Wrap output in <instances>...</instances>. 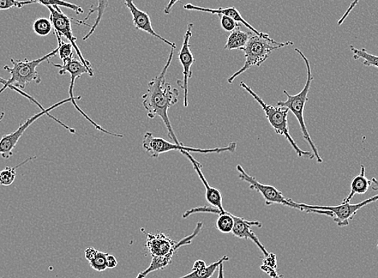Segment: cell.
<instances>
[{
	"label": "cell",
	"mask_w": 378,
	"mask_h": 278,
	"mask_svg": "<svg viewBox=\"0 0 378 278\" xmlns=\"http://www.w3.org/2000/svg\"><path fill=\"white\" fill-rule=\"evenodd\" d=\"M174 48H172L169 58L160 74L150 81L148 91L143 95V106L148 112L150 119L160 117L165 124L169 136L174 143L181 144L174 132L169 118V109L176 105L179 99V90L173 88L172 84L166 81V74L169 70L174 57Z\"/></svg>",
	"instance_id": "6da1fadb"
},
{
	"label": "cell",
	"mask_w": 378,
	"mask_h": 278,
	"mask_svg": "<svg viewBox=\"0 0 378 278\" xmlns=\"http://www.w3.org/2000/svg\"><path fill=\"white\" fill-rule=\"evenodd\" d=\"M295 50L299 54L300 56L302 57L303 60H304L306 67H307V82H306L304 89L298 94L291 95L288 94L286 90H284V93L287 96V100L278 101L277 106L287 108V110H289V111L292 112L294 116L296 117L305 140L309 144V146L311 147V150H313V153L317 162L321 163L323 162V160L320 155L319 150H318L313 139H311L309 135V132L307 126H306L304 120L305 105L307 104L308 100V94L311 83H313L314 80V77L313 75V72H311L309 60L301 51L299 50V48H296Z\"/></svg>",
	"instance_id": "7a4b0ae2"
},
{
	"label": "cell",
	"mask_w": 378,
	"mask_h": 278,
	"mask_svg": "<svg viewBox=\"0 0 378 278\" xmlns=\"http://www.w3.org/2000/svg\"><path fill=\"white\" fill-rule=\"evenodd\" d=\"M292 41L280 42L275 41L269 38V35L262 36L251 33L248 45L243 50L245 53V64L243 68L235 72L228 79V83L232 84L238 77L248 71L251 67L257 66L260 67L272 55V53L279 48L293 45Z\"/></svg>",
	"instance_id": "3957f363"
},
{
	"label": "cell",
	"mask_w": 378,
	"mask_h": 278,
	"mask_svg": "<svg viewBox=\"0 0 378 278\" xmlns=\"http://www.w3.org/2000/svg\"><path fill=\"white\" fill-rule=\"evenodd\" d=\"M58 47L50 53L46 54L45 56L33 60H21L11 58V62L13 64V67L9 65H5L4 70L9 72L11 77L9 79L7 84L1 89H0V94L4 93L6 89H9L11 86H14L18 89H25L28 84L35 82L40 84L41 82L40 77L38 71V66L45 62L50 63V59L52 57L57 56L58 53Z\"/></svg>",
	"instance_id": "277c9868"
},
{
	"label": "cell",
	"mask_w": 378,
	"mask_h": 278,
	"mask_svg": "<svg viewBox=\"0 0 378 278\" xmlns=\"http://www.w3.org/2000/svg\"><path fill=\"white\" fill-rule=\"evenodd\" d=\"M240 86H241L245 91L248 92L251 96H253L254 99L260 105L262 111L265 113L269 123L271 124L276 134L284 136L299 157L307 156L310 160L315 158L313 152L300 149L296 141L294 140L290 135L287 120L289 110H287V108L283 106H274L267 104L266 102L264 101L260 96L245 82H241Z\"/></svg>",
	"instance_id": "5b68a950"
},
{
	"label": "cell",
	"mask_w": 378,
	"mask_h": 278,
	"mask_svg": "<svg viewBox=\"0 0 378 278\" xmlns=\"http://www.w3.org/2000/svg\"><path fill=\"white\" fill-rule=\"evenodd\" d=\"M143 148L146 152L154 159L159 158L161 154L169 152V151L179 150L182 153L183 151L189 153L198 154H220L222 152L235 153L237 149L236 143H230L228 146L224 148H216L212 149H201L186 147L183 143L177 144L167 142L164 138L155 137L151 132H147L143 136Z\"/></svg>",
	"instance_id": "8992f818"
},
{
	"label": "cell",
	"mask_w": 378,
	"mask_h": 278,
	"mask_svg": "<svg viewBox=\"0 0 378 278\" xmlns=\"http://www.w3.org/2000/svg\"><path fill=\"white\" fill-rule=\"evenodd\" d=\"M378 201V195L365 199V201L358 204L342 203L337 206H319V205H311L307 204H300L304 209L305 213L326 215L332 217L339 227H346L350 225V221L357 215L358 211L367 205Z\"/></svg>",
	"instance_id": "52a82bcc"
},
{
	"label": "cell",
	"mask_w": 378,
	"mask_h": 278,
	"mask_svg": "<svg viewBox=\"0 0 378 278\" xmlns=\"http://www.w3.org/2000/svg\"><path fill=\"white\" fill-rule=\"evenodd\" d=\"M70 101H71L70 98L57 102V104H54L50 108L46 109L45 111H41L37 114H35V116H32L31 118H28L26 122L21 123L19 128H18V129L13 133H11V134L9 135H4L1 139H0V155H1L5 160H9L11 156H13V151L16 147L18 142H19L20 139L23 136V133H25L26 130L29 128V126L34 123L35 121H38L40 118L44 116H49L50 118L55 121L56 123H59L60 125H62L63 128L69 130L71 134H77V131L75 129L70 128V126L63 123L62 121H60L57 118L53 117L50 113L53 110H55L56 108L61 106L64 104H68V102Z\"/></svg>",
	"instance_id": "ba28073f"
},
{
	"label": "cell",
	"mask_w": 378,
	"mask_h": 278,
	"mask_svg": "<svg viewBox=\"0 0 378 278\" xmlns=\"http://www.w3.org/2000/svg\"><path fill=\"white\" fill-rule=\"evenodd\" d=\"M52 65L54 66V67H56L59 69L58 74L60 75H65V74H70L71 80H70V86L69 89V94H70V98L71 99V102L74 106L76 110L77 111H79L80 113L83 117H85L88 122L91 123L96 130H98L99 131L105 133L106 135H109L113 137L117 138H123V135L120 134H116V133L111 132L109 130H107L104 129V128H101V126L94 122L91 118H89L87 114H86L85 112H84L82 109L77 106V101L82 99V96H75L74 94V84L75 81L77 79V78L81 77L84 74H88L89 76L93 77L94 74H91V72L86 67L85 65L81 62L80 60H76L74 58L68 60V62H66L63 63V65H59L52 63Z\"/></svg>",
	"instance_id": "9c48e42d"
},
{
	"label": "cell",
	"mask_w": 378,
	"mask_h": 278,
	"mask_svg": "<svg viewBox=\"0 0 378 278\" xmlns=\"http://www.w3.org/2000/svg\"><path fill=\"white\" fill-rule=\"evenodd\" d=\"M236 168L239 179L248 183L250 189L260 193L264 199H265L267 206L272 204H281L288 208L304 211L300 203L294 202L291 199L285 197L283 193L274 186L261 184L256 178L245 172L244 168L240 165H237Z\"/></svg>",
	"instance_id": "30bf717a"
},
{
	"label": "cell",
	"mask_w": 378,
	"mask_h": 278,
	"mask_svg": "<svg viewBox=\"0 0 378 278\" xmlns=\"http://www.w3.org/2000/svg\"><path fill=\"white\" fill-rule=\"evenodd\" d=\"M50 12V21L52 24L54 32L55 35L65 38L70 41V43L73 45L77 56H79L81 62L86 66V67L94 74V71L91 62L84 58L79 47L77 46V39L72 31L71 21L67 15H65L58 6H53V7H47Z\"/></svg>",
	"instance_id": "8fae6325"
},
{
	"label": "cell",
	"mask_w": 378,
	"mask_h": 278,
	"mask_svg": "<svg viewBox=\"0 0 378 278\" xmlns=\"http://www.w3.org/2000/svg\"><path fill=\"white\" fill-rule=\"evenodd\" d=\"M194 23L188 24L187 30L184 34V38L182 50L178 53V58L183 67V81H178V84L184 90V106L188 107L189 106V82L191 77H193V72H191V66L195 63L196 60L194 53L191 52L190 48V39L193 36Z\"/></svg>",
	"instance_id": "7c38bea8"
},
{
	"label": "cell",
	"mask_w": 378,
	"mask_h": 278,
	"mask_svg": "<svg viewBox=\"0 0 378 278\" xmlns=\"http://www.w3.org/2000/svg\"><path fill=\"white\" fill-rule=\"evenodd\" d=\"M125 5L127 6L132 16V20L137 30L145 32L149 35L154 36L155 38L164 42V43L169 45L174 50H176L177 45L173 42L165 39L163 36H161L157 33H155L151 21V17L144 11H141L138 9L133 2V0H124Z\"/></svg>",
	"instance_id": "4fadbf2b"
},
{
	"label": "cell",
	"mask_w": 378,
	"mask_h": 278,
	"mask_svg": "<svg viewBox=\"0 0 378 278\" xmlns=\"http://www.w3.org/2000/svg\"><path fill=\"white\" fill-rule=\"evenodd\" d=\"M233 220H235V226L232 230V233L235 237L240 239L250 240L252 243H254L265 257L269 255V252L267 250L265 246H264L259 238H257L256 234L252 231V227H262V223L257 221H248L243 217L233 216Z\"/></svg>",
	"instance_id": "5bb4252c"
},
{
	"label": "cell",
	"mask_w": 378,
	"mask_h": 278,
	"mask_svg": "<svg viewBox=\"0 0 378 278\" xmlns=\"http://www.w3.org/2000/svg\"><path fill=\"white\" fill-rule=\"evenodd\" d=\"M182 154L187 157L189 160L191 162V165H193L195 172L198 174V177H199L202 184L205 186L206 199L207 202L211 205L212 207L218 208L221 211H225L226 210L223 207V204H222L221 192L218 189H216L214 187H212L209 184L205 175H204L201 171L202 165L201 163L196 161L190 153L186 152V151H183Z\"/></svg>",
	"instance_id": "9a60e30c"
},
{
	"label": "cell",
	"mask_w": 378,
	"mask_h": 278,
	"mask_svg": "<svg viewBox=\"0 0 378 278\" xmlns=\"http://www.w3.org/2000/svg\"><path fill=\"white\" fill-rule=\"evenodd\" d=\"M184 9L188 10V11H202V12H206V13L212 14V15H225L227 16H230L232 18V19L235 20V21L243 24L245 27H247L250 30L252 33H254L255 34L262 35V36H267L269 34L261 33L260 31H257L256 28H255L253 26H251L250 24L244 19L241 13H240L239 11L235 8V7H230V8H219L217 9H209V8H202L199 7V6H195L191 4H187L184 5Z\"/></svg>",
	"instance_id": "2e32d148"
},
{
	"label": "cell",
	"mask_w": 378,
	"mask_h": 278,
	"mask_svg": "<svg viewBox=\"0 0 378 278\" xmlns=\"http://www.w3.org/2000/svg\"><path fill=\"white\" fill-rule=\"evenodd\" d=\"M372 185V180H369L365 175V167L361 165V172L356 177H354L351 182L350 194L344 199L343 203H350L354 196L364 195L369 189Z\"/></svg>",
	"instance_id": "e0dca14e"
},
{
	"label": "cell",
	"mask_w": 378,
	"mask_h": 278,
	"mask_svg": "<svg viewBox=\"0 0 378 278\" xmlns=\"http://www.w3.org/2000/svg\"><path fill=\"white\" fill-rule=\"evenodd\" d=\"M252 33V32H251ZM251 33L243 32L240 28L235 30L228 36L226 45V50H243L250 39Z\"/></svg>",
	"instance_id": "ac0fdd59"
},
{
	"label": "cell",
	"mask_w": 378,
	"mask_h": 278,
	"mask_svg": "<svg viewBox=\"0 0 378 278\" xmlns=\"http://www.w3.org/2000/svg\"><path fill=\"white\" fill-rule=\"evenodd\" d=\"M230 257L228 256L222 257L218 261L209 265V267L202 268L200 269L193 270L191 273L182 276L179 278H211L215 271L219 267V265L222 263L229 261Z\"/></svg>",
	"instance_id": "d6986e66"
},
{
	"label": "cell",
	"mask_w": 378,
	"mask_h": 278,
	"mask_svg": "<svg viewBox=\"0 0 378 278\" xmlns=\"http://www.w3.org/2000/svg\"><path fill=\"white\" fill-rule=\"evenodd\" d=\"M108 2H109V0H98V7L94 10H89V14L87 15L86 19L79 21V23H84L89 19V16L92 15L94 12H98L97 18H96V21L93 24V26L91 28V30H89V33L85 36H83V40H87L94 33L96 30H97L99 23H101V20H103L105 11L108 7Z\"/></svg>",
	"instance_id": "ffe728a7"
},
{
	"label": "cell",
	"mask_w": 378,
	"mask_h": 278,
	"mask_svg": "<svg viewBox=\"0 0 378 278\" xmlns=\"http://www.w3.org/2000/svg\"><path fill=\"white\" fill-rule=\"evenodd\" d=\"M350 50L353 54L354 60L362 59L364 65L378 69V56L369 53L365 48H357L353 45H350Z\"/></svg>",
	"instance_id": "44dd1931"
},
{
	"label": "cell",
	"mask_w": 378,
	"mask_h": 278,
	"mask_svg": "<svg viewBox=\"0 0 378 278\" xmlns=\"http://www.w3.org/2000/svg\"><path fill=\"white\" fill-rule=\"evenodd\" d=\"M35 158L37 157H30V158L21 162L20 165H17L15 167H7L0 171V185L11 186L13 184L16 178V169Z\"/></svg>",
	"instance_id": "7402d4cb"
},
{
	"label": "cell",
	"mask_w": 378,
	"mask_h": 278,
	"mask_svg": "<svg viewBox=\"0 0 378 278\" xmlns=\"http://www.w3.org/2000/svg\"><path fill=\"white\" fill-rule=\"evenodd\" d=\"M174 256H169L165 257H152V262L150 264L148 269L141 272L136 278H145L148 274L152 272L163 269L170 265Z\"/></svg>",
	"instance_id": "603a6c76"
},
{
	"label": "cell",
	"mask_w": 378,
	"mask_h": 278,
	"mask_svg": "<svg viewBox=\"0 0 378 278\" xmlns=\"http://www.w3.org/2000/svg\"><path fill=\"white\" fill-rule=\"evenodd\" d=\"M35 2L46 7H53V6H58V7H64L74 11L76 14L81 15L84 13L83 9L74 4L64 1V0H35Z\"/></svg>",
	"instance_id": "cb8c5ba5"
},
{
	"label": "cell",
	"mask_w": 378,
	"mask_h": 278,
	"mask_svg": "<svg viewBox=\"0 0 378 278\" xmlns=\"http://www.w3.org/2000/svg\"><path fill=\"white\" fill-rule=\"evenodd\" d=\"M53 27L50 20L46 18H39L33 23V31L39 36H46L50 35Z\"/></svg>",
	"instance_id": "d4e9b609"
},
{
	"label": "cell",
	"mask_w": 378,
	"mask_h": 278,
	"mask_svg": "<svg viewBox=\"0 0 378 278\" xmlns=\"http://www.w3.org/2000/svg\"><path fill=\"white\" fill-rule=\"evenodd\" d=\"M57 36L59 48V56L63 60V63L74 58V47L70 43H65L61 36Z\"/></svg>",
	"instance_id": "484cf974"
},
{
	"label": "cell",
	"mask_w": 378,
	"mask_h": 278,
	"mask_svg": "<svg viewBox=\"0 0 378 278\" xmlns=\"http://www.w3.org/2000/svg\"><path fill=\"white\" fill-rule=\"evenodd\" d=\"M109 253L98 251L94 257L89 261L93 269L103 272L108 269L107 257Z\"/></svg>",
	"instance_id": "4316f807"
},
{
	"label": "cell",
	"mask_w": 378,
	"mask_h": 278,
	"mask_svg": "<svg viewBox=\"0 0 378 278\" xmlns=\"http://www.w3.org/2000/svg\"><path fill=\"white\" fill-rule=\"evenodd\" d=\"M221 22V26L226 32L232 33L240 28L242 24L232 19L231 17L225 15H218Z\"/></svg>",
	"instance_id": "83f0119b"
},
{
	"label": "cell",
	"mask_w": 378,
	"mask_h": 278,
	"mask_svg": "<svg viewBox=\"0 0 378 278\" xmlns=\"http://www.w3.org/2000/svg\"><path fill=\"white\" fill-rule=\"evenodd\" d=\"M37 3L35 0L17 1V0H0V10H9L13 8L21 9L23 6Z\"/></svg>",
	"instance_id": "f1b7e54d"
},
{
	"label": "cell",
	"mask_w": 378,
	"mask_h": 278,
	"mask_svg": "<svg viewBox=\"0 0 378 278\" xmlns=\"http://www.w3.org/2000/svg\"><path fill=\"white\" fill-rule=\"evenodd\" d=\"M360 0H353V1L351 3L349 9H347L345 11V13L340 18V19L338 21V26H342V23L345 22V21L347 19V17L350 16L351 13V11L356 8V6L359 4Z\"/></svg>",
	"instance_id": "f546056e"
},
{
	"label": "cell",
	"mask_w": 378,
	"mask_h": 278,
	"mask_svg": "<svg viewBox=\"0 0 378 278\" xmlns=\"http://www.w3.org/2000/svg\"><path fill=\"white\" fill-rule=\"evenodd\" d=\"M99 250L94 249V247H89L85 251V256L88 262L91 261L94 256L96 255V253L98 252Z\"/></svg>",
	"instance_id": "4dcf8cb0"
},
{
	"label": "cell",
	"mask_w": 378,
	"mask_h": 278,
	"mask_svg": "<svg viewBox=\"0 0 378 278\" xmlns=\"http://www.w3.org/2000/svg\"><path fill=\"white\" fill-rule=\"evenodd\" d=\"M108 269H115L118 265V261L115 256L109 255L107 257Z\"/></svg>",
	"instance_id": "1f68e13d"
},
{
	"label": "cell",
	"mask_w": 378,
	"mask_h": 278,
	"mask_svg": "<svg viewBox=\"0 0 378 278\" xmlns=\"http://www.w3.org/2000/svg\"><path fill=\"white\" fill-rule=\"evenodd\" d=\"M206 263L203 260H197L194 264L193 270L200 269L206 267Z\"/></svg>",
	"instance_id": "d6a6232c"
},
{
	"label": "cell",
	"mask_w": 378,
	"mask_h": 278,
	"mask_svg": "<svg viewBox=\"0 0 378 278\" xmlns=\"http://www.w3.org/2000/svg\"><path fill=\"white\" fill-rule=\"evenodd\" d=\"M179 1V0H170L169 4L166 6V8L164 10L165 14L169 15L171 13V10L173 8V6Z\"/></svg>",
	"instance_id": "836d02e7"
},
{
	"label": "cell",
	"mask_w": 378,
	"mask_h": 278,
	"mask_svg": "<svg viewBox=\"0 0 378 278\" xmlns=\"http://www.w3.org/2000/svg\"><path fill=\"white\" fill-rule=\"evenodd\" d=\"M218 278H225L224 275V263L219 265Z\"/></svg>",
	"instance_id": "e575fe53"
},
{
	"label": "cell",
	"mask_w": 378,
	"mask_h": 278,
	"mask_svg": "<svg viewBox=\"0 0 378 278\" xmlns=\"http://www.w3.org/2000/svg\"><path fill=\"white\" fill-rule=\"evenodd\" d=\"M372 185H373V189L374 191L378 190V180L375 178L372 179Z\"/></svg>",
	"instance_id": "d590c367"
},
{
	"label": "cell",
	"mask_w": 378,
	"mask_h": 278,
	"mask_svg": "<svg viewBox=\"0 0 378 278\" xmlns=\"http://www.w3.org/2000/svg\"><path fill=\"white\" fill-rule=\"evenodd\" d=\"M8 82H9V79L6 80L4 79V78L0 77V84H3V87H4L6 84H7Z\"/></svg>",
	"instance_id": "8d00e7d4"
},
{
	"label": "cell",
	"mask_w": 378,
	"mask_h": 278,
	"mask_svg": "<svg viewBox=\"0 0 378 278\" xmlns=\"http://www.w3.org/2000/svg\"><path fill=\"white\" fill-rule=\"evenodd\" d=\"M271 277L272 278H283V276L282 275H279L277 272H275L274 274H273L272 275L269 276Z\"/></svg>",
	"instance_id": "74e56055"
},
{
	"label": "cell",
	"mask_w": 378,
	"mask_h": 278,
	"mask_svg": "<svg viewBox=\"0 0 378 278\" xmlns=\"http://www.w3.org/2000/svg\"><path fill=\"white\" fill-rule=\"evenodd\" d=\"M377 250H378V240H377Z\"/></svg>",
	"instance_id": "f35d334b"
},
{
	"label": "cell",
	"mask_w": 378,
	"mask_h": 278,
	"mask_svg": "<svg viewBox=\"0 0 378 278\" xmlns=\"http://www.w3.org/2000/svg\"><path fill=\"white\" fill-rule=\"evenodd\" d=\"M0 278H2L1 277H0Z\"/></svg>",
	"instance_id": "ab89813d"
}]
</instances>
